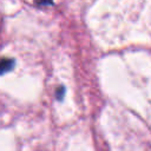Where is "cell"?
Listing matches in <instances>:
<instances>
[{"label":"cell","instance_id":"cell-1","mask_svg":"<svg viewBox=\"0 0 151 151\" xmlns=\"http://www.w3.org/2000/svg\"><path fill=\"white\" fill-rule=\"evenodd\" d=\"M14 65V60L13 59H4L2 63H1V66H2V73L9 71Z\"/></svg>","mask_w":151,"mask_h":151}]
</instances>
